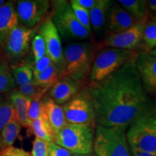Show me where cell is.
Instances as JSON below:
<instances>
[{
	"label": "cell",
	"mask_w": 156,
	"mask_h": 156,
	"mask_svg": "<svg viewBox=\"0 0 156 156\" xmlns=\"http://www.w3.org/2000/svg\"><path fill=\"white\" fill-rule=\"evenodd\" d=\"M84 90L93 104L95 124L129 126L152 101L142 86L135 60Z\"/></svg>",
	"instance_id": "1"
},
{
	"label": "cell",
	"mask_w": 156,
	"mask_h": 156,
	"mask_svg": "<svg viewBox=\"0 0 156 156\" xmlns=\"http://www.w3.org/2000/svg\"><path fill=\"white\" fill-rule=\"evenodd\" d=\"M130 147L156 154V101H151L129 126Z\"/></svg>",
	"instance_id": "2"
},
{
	"label": "cell",
	"mask_w": 156,
	"mask_h": 156,
	"mask_svg": "<svg viewBox=\"0 0 156 156\" xmlns=\"http://www.w3.org/2000/svg\"><path fill=\"white\" fill-rule=\"evenodd\" d=\"M64 52V66L59 79L69 77L81 83L88 77L94 59V49L90 42H75L67 46Z\"/></svg>",
	"instance_id": "3"
},
{
	"label": "cell",
	"mask_w": 156,
	"mask_h": 156,
	"mask_svg": "<svg viewBox=\"0 0 156 156\" xmlns=\"http://www.w3.org/2000/svg\"><path fill=\"white\" fill-rule=\"evenodd\" d=\"M129 126L95 125L93 151L96 156H132L127 139Z\"/></svg>",
	"instance_id": "4"
},
{
	"label": "cell",
	"mask_w": 156,
	"mask_h": 156,
	"mask_svg": "<svg viewBox=\"0 0 156 156\" xmlns=\"http://www.w3.org/2000/svg\"><path fill=\"white\" fill-rule=\"evenodd\" d=\"M135 51L106 47L102 48L93 59L88 75L89 85L103 80L125 64L135 60Z\"/></svg>",
	"instance_id": "5"
},
{
	"label": "cell",
	"mask_w": 156,
	"mask_h": 156,
	"mask_svg": "<svg viewBox=\"0 0 156 156\" xmlns=\"http://www.w3.org/2000/svg\"><path fill=\"white\" fill-rule=\"evenodd\" d=\"M94 135L93 127L67 123L54 135V142L73 154L90 155L93 151Z\"/></svg>",
	"instance_id": "6"
},
{
	"label": "cell",
	"mask_w": 156,
	"mask_h": 156,
	"mask_svg": "<svg viewBox=\"0 0 156 156\" xmlns=\"http://www.w3.org/2000/svg\"><path fill=\"white\" fill-rule=\"evenodd\" d=\"M52 21L58 34L64 38L86 40L90 36L78 21L74 14L70 2L65 0L52 1Z\"/></svg>",
	"instance_id": "7"
},
{
	"label": "cell",
	"mask_w": 156,
	"mask_h": 156,
	"mask_svg": "<svg viewBox=\"0 0 156 156\" xmlns=\"http://www.w3.org/2000/svg\"><path fill=\"white\" fill-rule=\"evenodd\" d=\"M67 123L85 125L94 128L95 114L90 98L85 90L62 106Z\"/></svg>",
	"instance_id": "8"
},
{
	"label": "cell",
	"mask_w": 156,
	"mask_h": 156,
	"mask_svg": "<svg viewBox=\"0 0 156 156\" xmlns=\"http://www.w3.org/2000/svg\"><path fill=\"white\" fill-rule=\"evenodd\" d=\"M147 20L145 19L138 21L127 30L110 34L103 42V46L134 51L142 42V35Z\"/></svg>",
	"instance_id": "9"
},
{
	"label": "cell",
	"mask_w": 156,
	"mask_h": 156,
	"mask_svg": "<svg viewBox=\"0 0 156 156\" xmlns=\"http://www.w3.org/2000/svg\"><path fill=\"white\" fill-rule=\"evenodd\" d=\"M39 35L44 41L46 54L57 67L59 70V74H61L64 66L63 48L60 35L51 18L46 19L43 23L39 29Z\"/></svg>",
	"instance_id": "10"
},
{
	"label": "cell",
	"mask_w": 156,
	"mask_h": 156,
	"mask_svg": "<svg viewBox=\"0 0 156 156\" xmlns=\"http://www.w3.org/2000/svg\"><path fill=\"white\" fill-rule=\"evenodd\" d=\"M49 8L50 3L47 0H20L15 7L19 23L28 28L38 25Z\"/></svg>",
	"instance_id": "11"
},
{
	"label": "cell",
	"mask_w": 156,
	"mask_h": 156,
	"mask_svg": "<svg viewBox=\"0 0 156 156\" xmlns=\"http://www.w3.org/2000/svg\"><path fill=\"white\" fill-rule=\"evenodd\" d=\"M135 65L146 93L156 98V58L145 51L137 53Z\"/></svg>",
	"instance_id": "12"
},
{
	"label": "cell",
	"mask_w": 156,
	"mask_h": 156,
	"mask_svg": "<svg viewBox=\"0 0 156 156\" xmlns=\"http://www.w3.org/2000/svg\"><path fill=\"white\" fill-rule=\"evenodd\" d=\"M35 36V30L17 25L11 31L6 41V51L12 58L23 57L28 51L31 40Z\"/></svg>",
	"instance_id": "13"
},
{
	"label": "cell",
	"mask_w": 156,
	"mask_h": 156,
	"mask_svg": "<svg viewBox=\"0 0 156 156\" xmlns=\"http://www.w3.org/2000/svg\"><path fill=\"white\" fill-rule=\"evenodd\" d=\"M106 22L111 34H115L127 30L138 21L119 4L114 3L107 12Z\"/></svg>",
	"instance_id": "14"
},
{
	"label": "cell",
	"mask_w": 156,
	"mask_h": 156,
	"mask_svg": "<svg viewBox=\"0 0 156 156\" xmlns=\"http://www.w3.org/2000/svg\"><path fill=\"white\" fill-rule=\"evenodd\" d=\"M80 84L71 78H61L49 88L48 96L58 105H64L80 93Z\"/></svg>",
	"instance_id": "15"
},
{
	"label": "cell",
	"mask_w": 156,
	"mask_h": 156,
	"mask_svg": "<svg viewBox=\"0 0 156 156\" xmlns=\"http://www.w3.org/2000/svg\"><path fill=\"white\" fill-rule=\"evenodd\" d=\"M19 25L13 2H6L0 8V46L5 44L11 31Z\"/></svg>",
	"instance_id": "16"
},
{
	"label": "cell",
	"mask_w": 156,
	"mask_h": 156,
	"mask_svg": "<svg viewBox=\"0 0 156 156\" xmlns=\"http://www.w3.org/2000/svg\"><path fill=\"white\" fill-rule=\"evenodd\" d=\"M42 101L45 107L46 116L55 135L67 124L63 108L54 102L48 95L43 97Z\"/></svg>",
	"instance_id": "17"
},
{
	"label": "cell",
	"mask_w": 156,
	"mask_h": 156,
	"mask_svg": "<svg viewBox=\"0 0 156 156\" xmlns=\"http://www.w3.org/2000/svg\"><path fill=\"white\" fill-rule=\"evenodd\" d=\"M9 101L12 103L16 112L17 121L21 126L30 128L31 122L28 119V111L33 99L18 91H14L9 95Z\"/></svg>",
	"instance_id": "18"
},
{
	"label": "cell",
	"mask_w": 156,
	"mask_h": 156,
	"mask_svg": "<svg viewBox=\"0 0 156 156\" xmlns=\"http://www.w3.org/2000/svg\"><path fill=\"white\" fill-rule=\"evenodd\" d=\"M113 5L114 2L110 0H97L95 5L89 10L91 29L95 32L102 30L106 23L107 12Z\"/></svg>",
	"instance_id": "19"
},
{
	"label": "cell",
	"mask_w": 156,
	"mask_h": 156,
	"mask_svg": "<svg viewBox=\"0 0 156 156\" xmlns=\"http://www.w3.org/2000/svg\"><path fill=\"white\" fill-rule=\"evenodd\" d=\"M30 128L36 138L48 143L54 142V134L46 116V112L36 120L33 121Z\"/></svg>",
	"instance_id": "20"
},
{
	"label": "cell",
	"mask_w": 156,
	"mask_h": 156,
	"mask_svg": "<svg viewBox=\"0 0 156 156\" xmlns=\"http://www.w3.org/2000/svg\"><path fill=\"white\" fill-rule=\"evenodd\" d=\"M21 131V125L16 119L11 121L0 132V150L11 147Z\"/></svg>",
	"instance_id": "21"
},
{
	"label": "cell",
	"mask_w": 156,
	"mask_h": 156,
	"mask_svg": "<svg viewBox=\"0 0 156 156\" xmlns=\"http://www.w3.org/2000/svg\"><path fill=\"white\" fill-rule=\"evenodd\" d=\"M118 4L127 11L137 21L146 18L147 13V1L143 0H119Z\"/></svg>",
	"instance_id": "22"
},
{
	"label": "cell",
	"mask_w": 156,
	"mask_h": 156,
	"mask_svg": "<svg viewBox=\"0 0 156 156\" xmlns=\"http://www.w3.org/2000/svg\"><path fill=\"white\" fill-rule=\"evenodd\" d=\"M59 70L54 64H52L42 73L34 75V80L44 87H51L59 79Z\"/></svg>",
	"instance_id": "23"
},
{
	"label": "cell",
	"mask_w": 156,
	"mask_h": 156,
	"mask_svg": "<svg viewBox=\"0 0 156 156\" xmlns=\"http://www.w3.org/2000/svg\"><path fill=\"white\" fill-rule=\"evenodd\" d=\"M15 79L8 64L0 59V95L9 93L15 87Z\"/></svg>",
	"instance_id": "24"
},
{
	"label": "cell",
	"mask_w": 156,
	"mask_h": 156,
	"mask_svg": "<svg viewBox=\"0 0 156 156\" xmlns=\"http://www.w3.org/2000/svg\"><path fill=\"white\" fill-rule=\"evenodd\" d=\"M142 42L146 49L145 52L156 48V17L147 20L142 35Z\"/></svg>",
	"instance_id": "25"
},
{
	"label": "cell",
	"mask_w": 156,
	"mask_h": 156,
	"mask_svg": "<svg viewBox=\"0 0 156 156\" xmlns=\"http://www.w3.org/2000/svg\"><path fill=\"white\" fill-rule=\"evenodd\" d=\"M12 73L15 83L19 87L27 85L34 80V72L32 68L28 65H23L13 68Z\"/></svg>",
	"instance_id": "26"
},
{
	"label": "cell",
	"mask_w": 156,
	"mask_h": 156,
	"mask_svg": "<svg viewBox=\"0 0 156 156\" xmlns=\"http://www.w3.org/2000/svg\"><path fill=\"white\" fill-rule=\"evenodd\" d=\"M17 120L16 112L9 100L3 101L0 105V132L11 121Z\"/></svg>",
	"instance_id": "27"
},
{
	"label": "cell",
	"mask_w": 156,
	"mask_h": 156,
	"mask_svg": "<svg viewBox=\"0 0 156 156\" xmlns=\"http://www.w3.org/2000/svg\"><path fill=\"white\" fill-rule=\"evenodd\" d=\"M50 87H44L38 85L34 80L30 83L23 86L19 87L17 91L22 93L24 95H26L30 98L34 99L36 98H43L45 93L49 90Z\"/></svg>",
	"instance_id": "28"
},
{
	"label": "cell",
	"mask_w": 156,
	"mask_h": 156,
	"mask_svg": "<svg viewBox=\"0 0 156 156\" xmlns=\"http://www.w3.org/2000/svg\"><path fill=\"white\" fill-rule=\"evenodd\" d=\"M71 5L72 9L74 12V14L77 17L80 24L83 25L85 28H86L89 32L91 33V25L90 20L89 10L81 7L79 4L77 3L76 0H71L69 2Z\"/></svg>",
	"instance_id": "29"
},
{
	"label": "cell",
	"mask_w": 156,
	"mask_h": 156,
	"mask_svg": "<svg viewBox=\"0 0 156 156\" xmlns=\"http://www.w3.org/2000/svg\"><path fill=\"white\" fill-rule=\"evenodd\" d=\"M32 51L34 54L35 62L44 57L46 54V45L44 39L40 35H36L33 38L32 42Z\"/></svg>",
	"instance_id": "30"
},
{
	"label": "cell",
	"mask_w": 156,
	"mask_h": 156,
	"mask_svg": "<svg viewBox=\"0 0 156 156\" xmlns=\"http://www.w3.org/2000/svg\"><path fill=\"white\" fill-rule=\"evenodd\" d=\"M42 98H36L33 99L28 114V119L31 122L45 113V107Z\"/></svg>",
	"instance_id": "31"
},
{
	"label": "cell",
	"mask_w": 156,
	"mask_h": 156,
	"mask_svg": "<svg viewBox=\"0 0 156 156\" xmlns=\"http://www.w3.org/2000/svg\"><path fill=\"white\" fill-rule=\"evenodd\" d=\"M31 156H49L48 142L36 137L33 143Z\"/></svg>",
	"instance_id": "32"
},
{
	"label": "cell",
	"mask_w": 156,
	"mask_h": 156,
	"mask_svg": "<svg viewBox=\"0 0 156 156\" xmlns=\"http://www.w3.org/2000/svg\"><path fill=\"white\" fill-rule=\"evenodd\" d=\"M52 64H54L53 62L51 61L49 56L47 54H46L44 57L35 62L34 68L32 69L33 72H34V75H37V74L45 71Z\"/></svg>",
	"instance_id": "33"
},
{
	"label": "cell",
	"mask_w": 156,
	"mask_h": 156,
	"mask_svg": "<svg viewBox=\"0 0 156 156\" xmlns=\"http://www.w3.org/2000/svg\"><path fill=\"white\" fill-rule=\"evenodd\" d=\"M0 156H31V154L22 148L11 146L0 150Z\"/></svg>",
	"instance_id": "34"
},
{
	"label": "cell",
	"mask_w": 156,
	"mask_h": 156,
	"mask_svg": "<svg viewBox=\"0 0 156 156\" xmlns=\"http://www.w3.org/2000/svg\"><path fill=\"white\" fill-rule=\"evenodd\" d=\"M49 156H72L73 153L65 148L56 145L54 142L48 143Z\"/></svg>",
	"instance_id": "35"
},
{
	"label": "cell",
	"mask_w": 156,
	"mask_h": 156,
	"mask_svg": "<svg viewBox=\"0 0 156 156\" xmlns=\"http://www.w3.org/2000/svg\"><path fill=\"white\" fill-rule=\"evenodd\" d=\"M77 4L85 9L90 10L93 8L97 2V0H76Z\"/></svg>",
	"instance_id": "36"
},
{
	"label": "cell",
	"mask_w": 156,
	"mask_h": 156,
	"mask_svg": "<svg viewBox=\"0 0 156 156\" xmlns=\"http://www.w3.org/2000/svg\"><path fill=\"white\" fill-rule=\"evenodd\" d=\"M131 153L132 156H156V154L155 153L139 151V150L134 149V148H131Z\"/></svg>",
	"instance_id": "37"
},
{
	"label": "cell",
	"mask_w": 156,
	"mask_h": 156,
	"mask_svg": "<svg viewBox=\"0 0 156 156\" xmlns=\"http://www.w3.org/2000/svg\"><path fill=\"white\" fill-rule=\"evenodd\" d=\"M147 5L149 6V7L152 10L155 11L156 13V0H150L147 1Z\"/></svg>",
	"instance_id": "38"
},
{
	"label": "cell",
	"mask_w": 156,
	"mask_h": 156,
	"mask_svg": "<svg viewBox=\"0 0 156 156\" xmlns=\"http://www.w3.org/2000/svg\"><path fill=\"white\" fill-rule=\"evenodd\" d=\"M148 54H150V55L152 56H154V57L156 58V48H154V49L150 51L147 52Z\"/></svg>",
	"instance_id": "39"
},
{
	"label": "cell",
	"mask_w": 156,
	"mask_h": 156,
	"mask_svg": "<svg viewBox=\"0 0 156 156\" xmlns=\"http://www.w3.org/2000/svg\"><path fill=\"white\" fill-rule=\"evenodd\" d=\"M5 3H6V1H5V0H0V8H1V7H2Z\"/></svg>",
	"instance_id": "40"
},
{
	"label": "cell",
	"mask_w": 156,
	"mask_h": 156,
	"mask_svg": "<svg viewBox=\"0 0 156 156\" xmlns=\"http://www.w3.org/2000/svg\"><path fill=\"white\" fill-rule=\"evenodd\" d=\"M72 156H91V154L90 155H80V154H73Z\"/></svg>",
	"instance_id": "41"
},
{
	"label": "cell",
	"mask_w": 156,
	"mask_h": 156,
	"mask_svg": "<svg viewBox=\"0 0 156 156\" xmlns=\"http://www.w3.org/2000/svg\"><path fill=\"white\" fill-rule=\"evenodd\" d=\"M4 101V98H3V96L2 95H0V105L2 104V101Z\"/></svg>",
	"instance_id": "42"
}]
</instances>
